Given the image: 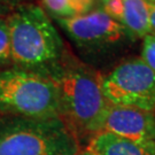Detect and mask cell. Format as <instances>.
<instances>
[{
	"mask_svg": "<svg viewBox=\"0 0 155 155\" xmlns=\"http://www.w3.org/2000/svg\"><path fill=\"white\" fill-rule=\"evenodd\" d=\"M77 155H93V154H92V153H91L89 150H86V148H85L84 150H81V152H79Z\"/></svg>",
	"mask_w": 155,
	"mask_h": 155,
	"instance_id": "obj_17",
	"label": "cell"
},
{
	"mask_svg": "<svg viewBox=\"0 0 155 155\" xmlns=\"http://www.w3.org/2000/svg\"><path fill=\"white\" fill-rule=\"evenodd\" d=\"M11 66V40L6 18L0 16V68Z\"/></svg>",
	"mask_w": 155,
	"mask_h": 155,
	"instance_id": "obj_11",
	"label": "cell"
},
{
	"mask_svg": "<svg viewBox=\"0 0 155 155\" xmlns=\"http://www.w3.org/2000/svg\"><path fill=\"white\" fill-rule=\"evenodd\" d=\"M104 4V12L106 14L121 23L123 15V0H106Z\"/></svg>",
	"mask_w": 155,
	"mask_h": 155,
	"instance_id": "obj_13",
	"label": "cell"
},
{
	"mask_svg": "<svg viewBox=\"0 0 155 155\" xmlns=\"http://www.w3.org/2000/svg\"><path fill=\"white\" fill-rule=\"evenodd\" d=\"M6 12H7V8H6V5H4L2 2H0V16L4 15Z\"/></svg>",
	"mask_w": 155,
	"mask_h": 155,
	"instance_id": "obj_15",
	"label": "cell"
},
{
	"mask_svg": "<svg viewBox=\"0 0 155 155\" xmlns=\"http://www.w3.org/2000/svg\"><path fill=\"white\" fill-rule=\"evenodd\" d=\"M102 91L111 105L155 113V71L141 59L122 62L102 77Z\"/></svg>",
	"mask_w": 155,
	"mask_h": 155,
	"instance_id": "obj_5",
	"label": "cell"
},
{
	"mask_svg": "<svg viewBox=\"0 0 155 155\" xmlns=\"http://www.w3.org/2000/svg\"><path fill=\"white\" fill-rule=\"evenodd\" d=\"M11 66L47 75L64 59V45L46 12L37 5L18 6L6 17Z\"/></svg>",
	"mask_w": 155,
	"mask_h": 155,
	"instance_id": "obj_2",
	"label": "cell"
},
{
	"mask_svg": "<svg viewBox=\"0 0 155 155\" xmlns=\"http://www.w3.org/2000/svg\"><path fill=\"white\" fill-rule=\"evenodd\" d=\"M150 24L152 33L155 35V5L150 4Z\"/></svg>",
	"mask_w": 155,
	"mask_h": 155,
	"instance_id": "obj_14",
	"label": "cell"
},
{
	"mask_svg": "<svg viewBox=\"0 0 155 155\" xmlns=\"http://www.w3.org/2000/svg\"><path fill=\"white\" fill-rule=\"evenodd\" d=\"M121 24L133 37L144 38L150 35V2L146 0H123Z\"/></svg>",
	"mask_w": 155,
	"mask_h": 155,
	"instance_id": "obj_9",
	"label": "cell"
},
{
	"mask_svg": "<svg viewBox=\"0 0 155 155\" xmlns=\"http://www.w3.org/2000/svg\"><path fill=\"white\" fill-rule=\"evenodd\" d=\"M102 1H104V2H105V1H106V0H102Z\"/></svg>",
	"mask_w": 155,
	"mask_h": 155,
	"instance_id": "obj_19",
	"label": "cell"
},
{
	"mask_svg": "<svg viewBox=\"0 0 155 155\" xmlns=\"http://www.w3.org/2000/svg\"><path fill=\"white\" fill-rule=\"evenodd\" d=\"M95 0H41L45 9L53 17L68 18L91 12Z\"/></svg>",
	"mask_w": 155,
	"mask_h": 155,
	"instance_id": "obj_10",
	"label": "cell"
},
{
	"mask_svg": "<svg viewBox=\"0 0 155 155\" xmlns=\"http://www.w3.org/2000/svg\"><path fill=\"white\" fill-rule=\"evenodd\" d=\"M86 150L93 155H155V143H137L101 131L91 138Z\"/></svg>",
	"mask_w": 155,
	"mask_h": 155,
	"instance_id": "obj_8",
	"label": "cell"
},
{
	"mask_svg": "<svg viewBox=\"0 0 155 155\" xmlns=\"http://www.w3.org/2000/svg\"><path fill=\"white\" fill-rule=\"evenodd\" d=\"M47 76L58 92L60 118L76 137L87 143L102 131V121L109 106L102 91V77L87 67L64 59Z\"/></svg>",
	"mask_w": 155,
	"mask_h": 155,
	"instance_id": "obj_1",
	"label": "cell"
},
{
	"mask_svg": "<svg viewBox=\"0 0 155 155\" xmlns=\"http://www.w3.org/2000/svg\"><path fill=\"white\" fill-rule=\"evenodd\" d=\"M102 131L137 143H155V113L129 106L109 104L102 121Z\"/></svg>",
	"mask_w": 155,
	"mask_h": 155,
	"instance_id": "obj_7",
	"label": "cell"
},
{
	"mask_svg": "<svg viewBox=\"0 0 155 155\" xmlns=\"http://www.w3.org/2000/svg\"><path fill=\"white\" fill-rule=\"evenodd\" d=\"M147 2H150V4H152V5H155V0H146Z\"/></svg>",
	"mask_w": 155,
	"mask_h": 155,
	"instance_id": "obj_18",
	"label": "cell"
},
{
	"mask_svg": "<svg viewBox=\"0 0 155 155\" xmlns=\"http://www.w3.org/2000/svg\"><path fill=\"white\" fill-rule=\"evenodd\" d=\"M4 118H60L54 82L41 72L0 68V120Z\"/></svg>",
	"mask_w": 155,
	"mask_h": 155,
	"instance_id": "obj_3",
	"label": "cell"
},
{
	"mask_svg": "<svg viewBox=\"0 0 155 155\" xmlns=\"http://www.w3.org/2000/svg\"><path fill=\"white\" fill-rule=\"evenodd\" d=\"M140 59L150 67L153 71H155V35L153 33L144 37Z\"/></svg>",
	"mask_w": 155,
	"mask_h": 155,
	"instance_id": "obj_12",
	"label": "cell"
},
{
	"mask_svg": "<svg viewBox=\"0 0 155 155\" xmlns=\"http://www.w3.org/2000/svg\"><path fill=\"white\" fill-rule=\"evenodd\" d=\"M67 35L82 47H101L120 41L127 33L120 22L104 11L89 12L84 15L58 18Z\"/></svg>",
	"mask_w": 155,
	"mask_h": 155,
	"instance_id": "obj_6",
	"label": "cell"
},
{
	"mask_svg": "<svg viewBox=\"0 0 155 155\" xmlns=\"http://www.w3.org/2000/svg\"><path fill=\"white\" fill-rule=\"evenodd\" d=\"M18 1H22V0H0V2H2L4 5H6V4H14V2H18Z\"/></svg>",
	"mask_w": 155,
	"mask_h": 155,
	"instance_id": "obj_16",
	"label": "cell"
},
{
	"mask_svg": "<svg viewBox=\"0 0 155 155\" xmlns=\"http://www.w3.org/2000/svg\"><path fill=\"white\" fill-rule=\"evenodd\" d=\"M81 146L61 118L0 120V155H77Z\"/></svg>",
	"mask_w": 155,
	"mask_h": 155,
	"instance_id": "obj_4",
	"label": "cell"
}]
</instances>
